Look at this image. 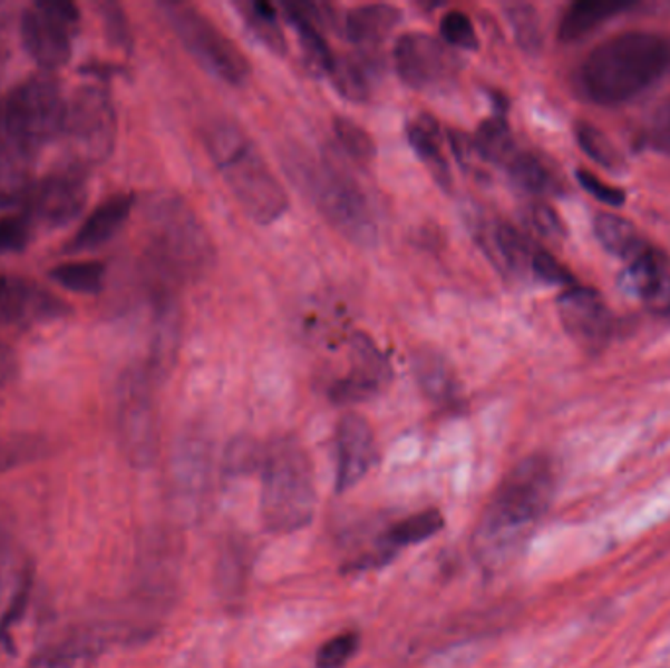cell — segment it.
I'll return each mask as SVG.
<instances>
[{
	"mask_svg": "<svg viewBox=\"0 0 670 668\" xmlns=\"http://www.w3.org/2000/svg\"><path fill=\"white\" fill-rule=\"evenodd\" d=\"M557 492V469L547 455L525 456L502 479L473 533V553L488 572H498L524 553L550 512Z\"/></svg>",
	"mask_w": 670,
	"mask_h": 668,
	"instance_id": "1",
	"label": "cell"
},
{
	"mask_svg": "<svg viewBox=\"0 0 670 668\" xmlns=\"http://www.w3.org/2000/svg\"><path fill=\"white\" fill-rule=\"evenodd\" d=\"M670 75V38L623 32L598 43L574 73V85L594 105L615 107L653 89Z\"/></svg>",
	"mask_w": 670,
	"mask_h": 668,
	"instance_id": "2",
	"label": "cell"
},
{
	"mask_svg": "<svg viewBox=\"0 0 670 668\" xmlns=\"http://www.w3.org/2000/svg\"><path fill=\"white\" fill-rule=\"evenodd\" d=\"M204 144L235 200L251 220L266 226L289 210L287 190L240 124L227 118L212 124Z\"/></svg>",
	"mask_w": 670,
	"mask_h": 668,
	"instance_id": "3",
	"label": "cell"
},
{
	"mask_svg": "<svg viewBox=\"0 0 670 668\" xmlns=\"http://www.w3.org/2000/svg\"><path fill=\"white\" fill-rule=\"evenodd\" d=\"M261 515L273 533H292L312 522L315 510L314 469L307 449L294 438H276L261 463Z\"/></svg>",
	"mask_w": 670,
	"mask_h": 668,
	"instance_id": "4",
	"label": "cell"
},
{
	"mask_svg": "<svg viewBox=\"0 0 670 668\" xmlns=\"http://www.w3.org/2000/svg\"><path fill=\"white\" fill-rule=\"evenodd\" d=\"M284 165L292 183L307 193L341 236L365 249L379 244V224L356 180L328 161H315L302 151H289Z\"/></svg>",
	"mask_w": 670,
	"mask_h": 668,
	"instance_id": "5",
	"label": "cell"
},
{
	"mask_svg": "<svg viewBox=\"0 0 670 668\" xmlns=\"http://www.w3.org/2000/svg\"><path fill=\"white\" fill-rule=\"evenodd\" d=\"M149 228L155 262L173 281L204 277L214 265V245L196 214L177 196H162L152 206Z\"/></svg>",
	"mask_w": 670,
	"mask_h": 668,
	"instance_id": "6",
	"label": "cell"
},
{
	"mask_svg": "<svg viewBox=\"0 0 670 668\" xmlns=\"http://www.w3.org/2000/svg\"><path fill=\"white\" fill-rule=\"evenodd\" d=\"M10 144L33 151L61 136L67 100L54 79L32 77L10 92L2 102Z\"/></svg>",
	"mask_w": 670,
	"mask_h": 668,
	"instance_id": "7",
	"label": "cell"
},
{
	"mask_svg": "<svg viewBox=\"0 0 670 668\" xmlns=\"http://www.w3.org/2000/svg\"><path fill=\"white\" fill-rule=\"evenodd\" d=\"M165 14L186 51L206 73L232 87H242L251 77L247 58L234 41L203 12L183 4H165Z\"/></svg>",
	"mask_w": 670,
	"mask_h": 668,
	"instance_id": "8",
	"label": "cell"
},
{
	"mask_svg": "<svg viewBox=\"0 0 670 668\" xmlns=\"http://www.w3.org/2000/svg\"><path fill=\"white\" fill-rule=\"evenodd\" d=\"M149 371L134 369L122 379L118 392V440L129 465L146 469L159 453V418Z\"/></svg>",
	"mask_w": 670,
	"mask_h": 668,
	"instance_id": "9",
	"label": "cell"
},
{
	"mask_svg": "<svg viewBox=\"0 0 670 668\" xmlns=\"http://www.w3.org/2000/svg\"><path fill=\"white\" fill-rule=\"evenodd\" d=\"M75 157L85 164H100L110 157L116 141V112L108 90L85 85L67 100L64 131Z\"/></svg>",
	"mask_w": 670,
	"mask_h": 668,
	"instance_id": "10",
	"label": "cell"
},
{
	"mask_svg": "<svg viewBox=\"0 0 670 668\" xmlns=\"http://www.w3.org/2000/svg\"><path fill=\"white\" fill-rule=\"evenodd\" d=\"M79 24V10L74 2L48 0L26 10L22 17V41L30 58L46 71H57L71 59V38Z\"/></svg>",
	"mask_w": 670,
	"mask_h": 668,
	"instance_id": "11",
	"label": "cell"
},
{
	"mask_svg": "<svg viewBox=\"0 0 670 668\" xmlns=\"http://www.w3.org/2000/svg\"><path fill=\"white\" fill-rule=\"evenodd\" d=\"M396 71L416 90L441 89L459 75V58L447 43L429 33H405L396 41Z\"/></svg>",
	"mask_w": 670,
	"mask_h": 668,
	"instance_id": "12",
	"label": "cell"
},
{
	"mask_svg": "<svg viewBox=\"0 0 670 668\" xmlns=\"http://www.w3.org/2000/svg\"><path fill=\"white\" fill-rule=\"evenodd\" d=\"M559 318L566 334L590 351L606 347L614 334V314L606 301L589 286L573 285L557 301Z\"/></svg>",
	"mask_w": 670,
	"mask_h": 668,
	"instance_id": "13",
	"label": "cell"
},
{
	"mask_svg": "<svg viewBox=\"0 0 670 668\" xmlns=\"http://www.w3.org/2000/svg\"><path fill=\"white\" fill-rule=\"evenodd\" d=\"M87 180L77 169L51 173L28 196V216L46 228H61L74 222L87 204Z\"/></svg>",
	"mask_w": 670,
	"mask_h": 668,
	"instance_id": "14",
	"label": "cell"
},
{
	"mask_svg": "<svg viewBox=\"0 0 670 668\" xmlns=\"http://www.w3.org/2000/svg\"><path fill=\"white\" fill-rule=\"evenodd\" d=\"M353 365L346 376L331 384L330 399L333 404L351 406L379 396L390 381V365L377 345L367 335H356L351 343Z\"/></svg>",
	"mask_w": 670,
	"mask_h": 668,
	"instance_id": "15",
	"label": "cell"
},
{
	"mask_svg": "<svg viewBox=\"0 0 670 668\" xmlns=\"http://www.w3.org/2000/svg\"><path fill=\"white\" fill-rule=\"evenodd\" d=\"M211 449L201 433H188L173 456V497L177 505L194 515L201 512L211 484Z\"/></svg>",
	"mask_w": 670,
	"mask_h": 668,
	"instance_id": "16",
	"label": "cell"
},
{
	"mask_svg": "<svg viewBox=\"0 0 670 668\" xmlns=\"http://www.w3.org/2000/svg\"><path fill=\"white\" fill-rule=\"evenodd\" d=\"M338 445V471L336 490L343 494L363 481L377 459V445L371 425L359 414H346L341 418L336 432Z\"/></svg>",
	"mask_w": 670,
	"mask_h": 668,
	"instance_id": "17",
	"label": "cell"
},
{
	"mask_svg": "<svg viewBox=\"0 0 670 668\" xmlns=\"http://www.w3.org/2000/svg\"><path fill=\"white\" fill-rule=\"evenodd\" d=\"M620 286L647 311L659 316L670 314V269L661 253L653 249L628 263L623 267Z\"/></svg>",
	"mask_w": 670,
	"mask_h": 668,
	"instance_id": "18",
	"label": "cell"
},
{
	"mask_svg": "<svg viewBox=\"0 0 670 668\" xmlns=\"http://www.w3.org/2000/svg\"><path fill=\"white\" fill-rule=\"evenodd\" d=\"M412 371L426 399L441 407H459L460 386L451 363L431 347H421L412 355Z\"/></svg>",
	"mask_w": 670,
	"mask_h": 668,
	"instance_id": "19",
	"label": "cell"
},
{
	"mask_svg": "<svg viewBox=\"0 0 670 668\" xmlns=\"http://www.w3.org/2000/svg\"><path fill=\"white\" fill-rule=\"evenodd\" d=\"M284 10L310 66L330 77L338 56L331 51L330 43L322 33L323 14L320 12V7L294 2V4H284Z\"/></svg>",
	"mask_w": 670,
	"mask_h": 668,
	"instance_id": "20",
	"label": "cell"
},
{
	"mask_svg": "<svg viewBox=\"0 0 670 668\" xmlns=\"http://www.w3.org/2000/svg\"><path fill=\"white\" fill-rule=\"evenodd\" d=\"M132 206L134 196L129 195L113 196L100 204L75 234L74 242L69 244V252H90L108 244L128 222Z\"/></svg>",
	"mask_w": 670,
	"mask_h": 668,
	"instance_id": "21",
	"label": "cell"
},
{
	"mask_svg": "<svg viewBox=\"0 0 670 668\" xmlns=\"http://www.w3.org/2000/svg\"><path fill=\"white\" fill-rule=\"evenodd\" d=\"M592 228L600 247L625 265L653 252V247L630 220H623L614 214H596Z\"/></svg>",
	"mask_w": 670,
	"mask_h": 668,
	"instance_id": "22",
	"label": "cell"
},
{
	"mask_svg": "<svg viewBox=\"0 0 670 668\" xmlns=\"http://www.w3.org/2000/svg\"><path fill=\"white\" fill-rule=\"evenodd\" d=\"M32 187V151L0 146V213L26 203Z\"/></svg>",
	"mask_w": 670,
	"mask_h": 668,
	"instance_id": "23",
	"label": "cell"
},
{
	"mask_svg": "<svg viewBox=\"0 0 670 668\" xmlns=\"http://www.w3.org/2000/svg\"><path fill=\"white\" fill-rule=\"evenodd\" d=\"M485 247L493 252L496 265H501L502 269L516 277L532 275L533 257L540 249L530 237H525L522 232L504 222L488 229V244Z\"/></svg>",
	"mask_w": 670,
	"mask_h": 668,
	"instance_id": "24",
	"label": "cell"
},
{
	"mask_svg": "<svg viewBox=\"0 0 670 668\" xmlns=\"http://www.w3.org/2000/svg\"><path fill=\"white\" fill-rule=\"evenodd\" d=\"M444 139L445 134L434 116L421 115L418 120H414L408 126V141L416 151V156L426 164L429 173L434 175V179L449 190L453 177L447 157H445Z\"/></svg>",
	"mask_w": 670,
	"mask_h": 668,
	"instance_id": "25",
	"label": "cell"
},
{
	"mask_svg": "<svg viewBox=\"0 0 670 668\" xmlns=\"http://www.w3.org/2000/svg\"><path fill=\"white\" fill-rule=\"evenodd\" d=\"M402 20V10L392 4H363L349 10L346 17L348 40L361 48H371L387 38Z\"/></svg>",
	"mask_w": 670,
	"mask_h": 668,
	"instance_id": "26",
	"label": "cell"
},
{
	"mask_svg": "<svg viewBox=\"0 0 670 668\" xmlns=\"http://www.w3.org/2000/svg\"><path fill=\"white\" fill-rule=\"evenodd\" d=\"M633 4L623 0H581L574 2L561 18L559 38L563 41H576L589 36L592 30L630 10Z\"/></svg>",
	"mask_w": 670,
	"mask_h": 668,
	"instance_id": "27",
	"label": "cell"
},
{
	"mask_svg": "<svg viewBox=\"0 0 670 668\" xmlns=\"http://www.w3.org/2000/svg\"><path fill=\"white\" fill-rule=\"evenodd\" d=\"M98 649L97 637H65L41 649L30 662V668H93Z\"/></svg>",
	"mask_w": 670,
	"mask_h": 668,
	"instance_id": "28",
	"label": "cell"
},
{
	"mask_svg": "<svg viewBox=\"0 0 670 668\" xmlns=\"http://www.w3.org/2000/svg\"><path fill=\"white\" fill-rule=\"evenodd\" d=\"M247 549L242 541L237 539H227L224 549L219 557V567H216V587L222 595V600L230 606H237L243 600L245 592V580H247Z\"/></svg>",
	"mask_w": 670,
	"mask_h": 668,
	"instance_id": "29",
	"label": "cell"
},
{
	"mask_svg": "<svg viewBox=\"0 0 670 668\" xmlns=\"http://www.w3.org/2000/svg\"><path fill=\"white\" fill-rule=\"evenodd\" d=\"M475 146H477L478 156L485 164L506 167L509 159L516 156L520 147L512 138L508 124L502 116H493L478 126L477 136H475Z\"/></svg>",
	"mask_w": 670,
	"mask_h": 668,
	"instance_id": "30",
	"label": "cell"
},
{
	"mask_svg": "<svg viewBox=\"0 0 670 668\" xmlns=\"http://www.w3.org/2000/svg\"><path fill=\"white\" fill-rule=\"evenodd\" d=\"M517 187L537 196L555 195L559 190V180L542 159L527 151H517L504 167Z\"/></svg>",
	"mask_w": 670,
	"mask_h": 668,
	"instance_id": "31",
	"label": "cell"
},
{
	"mask_svg": "<svg viewBox=\"0 0 670 668\" xmlns=\"http://www.w3.org/2000/svg\"><path fill=\"white\" fill-rule=\"evenodd\" d=\"M330 79L341 97L353 102H365L371 95V73L365 59L338 58Z\"/></svg>",
	"mask_w": 670,
	"mask_h": 668,
	"instance_id": "32",
	"label": "cell"
},
{
	"mask_svg": "<svg viewBox=\"0 0 670 668\" xmlns=\"http://www.w3.org/2000/svg\"><path fill=\"white\" fill-rule=\"evenodd\" d=\"M51 277L71 293L97 294L105 285V267L97 262L67 263L51 271Z\"/></svg>",
	"mask_w": 670,
	"mask_h": 668,
	"instance_id": "33",
	"label": "cell"
},
{
	"mask_svg": "<svg viewBox=\"0 0 670 668\" xmlns=\"http://www.w3.org/2000/svg\"><path fill=\"white\" fill-rule=\"evenodd\" d=\"M245 18L250 22L251 30L258 33L266 48L275 51L279 56H283L284 49H287V40H284L283 30L279 24L275 7L269 4V2H263V0L251 2L245 9Z\"/></svg>",
	"mask_w": 670,
	"mask_h": 668,
	"instance_id": "34",
	"label": "cell"
},
{
	"mask_svg": "<svg viewBox=\"0 0 670 668\" xmlns=\"http://www.w3.org/2000/svg\"><path fill=\"white\" fill-rule=\"evenodd\" d=\"M333 131L340 139V146L346 149L349 157H353L359 164H371L377 157V146L369 131L363 130L359 124L338 116L333 118Z\"/></svg>",
	"mask_w": 670,
	"mask_h": 668,
	"instance_id": "35",
	"label": "cell"
},
{
	"mask_svg": "<svg viewBox=\"0 0 670 668\" xmlns=\"http://www.w3.org/2000/svg\"><path fill=\"white\" fill-rule=\"evenodd\" d=\"M576 139H579V146L582 147V151L596 161L600 167L610 169V171H618L622 169L623 159L620 156V151L615 149L614 144L602 134L596 130L594 126L589 124H581L576 128Z\"/></svg>",
	"mask_w": 670,
	"mask_h": 668,
	"instance_id": "36",
	"label": "cell"
},
{
	"mask_svg": "<svg viewBox=\"0 0 670 668\" xmlns=\"http://www.w3.org/2000/svg\"><path fill=\"white\" fill-rule=\"evenodd\" d=\"M641 144L661 156L670 157V98L651 108L641 128Z\"/></svg>",
	"mask_w": 670,
	"mask_h": 668,
	"instance_id": "37",
	"label": "cell"
},
{
	"mask_svg": "<svg viewBox=\"0 0 670 668\" xmlns=\"http://www.w3.org/2000/svg\"><path fill=\"white\" fill-rule=\"evenodd\" d=\"M263 453L265 449L259 448L258 441L251 440L247 435L235 438L227 445L224 455V473L227 477L253 473L263 463Z\"/></svg>",
	"mask_w": 670,
	"mask_h": 668,
	"instance_id": "38",
	"label": "cell"
},
{
	"mask_svg": "<svg viewBox=\"0 0 670 668\" xmlns=\"http://www.w3.org/2000/svg\"><path fill=\"white\" fill-rule=\"evenodd\" d=\"M361 647V636L357 631H343L331 637L330 641L315 652V668H343L356 657Z\"/></svg>",
	"mask_w": 670,
	"mask_h": 668,
	"instance_id": "39",
	"label": "cell"
},
{
	"mask_svg": "<svg viewBox=\"0 0 670 668\" xmlns=\"http://www.w3.org/2000/svg\"><path fill=\"white\" fill-rule=\"evenodd\" d=\"M508 20L520 48L537 51L542 48V30L537 12L530 4H514L508 9Z\"/></svg>",
	"mask_w": 670,
	"mask_h": 668,
	"instance_id": "40",
	"label": "cell"
},
{
	"mask_svg": "<svg viewBox=\"0 0 670 668\" xmlns=\"http://www.w3.org/2000/svg\"><path fill=\"white\" fill-rule=\"evenodd\" d=\"M439 32H441V38H444L445 43L449 48H478V38L477 32H475V26H473V20L465 12H460V10H451V12H447L441 18Z\"/></svg>",
	"mask_w": 670,
	"mask_h": 668,
	"instance_id": "41",
	"label": "cell"
},
{
	"mask_svg": "<svg viewBox=\"0 0 670 668\" xmlns=\"http://www.w3.org/2000/svg\"><path fill=\"white\" fill-rule=\"evenodd\" d=\"M30 592H32V571L26 569L22 572V577L18 579L17 590L10 598L9 608L2 613V620H0V644L2 641H9L10 629L17 626L20 618L25 616L26 603L30 600Z\"/></svg>",
	"mask_w": 670,
	"mask_h": 668,
	"instance_id": "42",
	"label": "cell"
},
{
	"mask_svg": "<svg viewBox=\"0 0 670 668\" xmlns=\"http://www.w3.org/2000/svg\"><path fill=\"white\" fill-rule=\"evenodd\" d=\"M532 275L542 281L545 285H561L569 288V286L576 285L574 283L573 275L563 267V263H559L550 252L545 249H537L535 257L532 263Z\"/></svg>",
	"mask_w": 670,
	"mask_h": 668,
	"instance_id": "43",
	"label": "cell"
},
{
	"mask_svg": "<svg viewBox=\"0 0 670 668\" xmlns=\"http://www.w3.org/2000/svg\"><path fill=\"white\" fill-rule=\"evenodd\" d=\"M576 179L581 183L582 188L589 193L590 196H594L600 203L610 204V206H620L625 200V193L620 188L606 185L604 180L598 179L594 173L579 171L576 173Z\"/></svg>",
	"mask_w": 670,
	"mask_h": 668,
	"instance_id": "44",
	"label": "cell"
},
{
	"mask_svg": "<svg viewBox=\"0 0 670 668\" xmlns=\"http://www.w3.org/2000/svg\"><path fill=\"white\" fill-rule=\"evenodd\" d=\"M530 224L537 234L550 239H559L563 237V224L559 218L557 213L550 208L547 204H533L530 208Z\"/></svg>",
	"mask_w": 670,
	"mask_h": 668,
	"instance_id": "45",
	"label": "cell"
},
{
	"mask_svg": "<svg viewBox=\"0 0 670 668\" xmlns=\"http://www.w3.org/2000/svg\"><path fill=\"white\" fill-rule=\"evenodd\" d=\"M447 139H449V146L451 151L457 157L465 169H477L478 165L485 164L480 156H478L477 146H475V139L468 138L465 131L459 130H447Z\"/></svg>",
	"mask_w": 670,
	"mask_h": 668,
	"instance_id": "46",
	"label": "cell"
},
{
	"mask_svg": "<svg viewBox=\"0 0 670 668\" xmlns=\"http://www.w3.org/2000/svg\"><path fill=\"white\" fill-rule=\"evenodd\" d=\"M28 242V222L18 218L0 220V253L18 252Z\"/></svg>",
	"mask_w": 670,
	"mask_h": 668,
	"instance_id": "47",
	"label": "cell"
},
{
	"mask_svg": "<svg viewBox=\"0 0 670 668\" xmlns=\"http://www.w3.org/2000/svg\"><path fill=\"white\" fill-rule=\"evenodd\" d=\"M106 32L118 46H128L129 32L126 18L118 4H106L105 7Z\"/></svg>",
	"mask_w": 670,
	"mask_h": 668,
	"instance_id": "48",
	"label": "cell"
},
{
	"mask_svg": "<svg viewBox=\"0 0 670 668\" xmlns=\"http://www.w3.org/2000/svg\"><path fill=\"white\" fill-rule=\"evenodd\" d=\"M10 144L9 134H7V122H4V107L0 102V146Z\"/></svg>",
	"mask_w": 670,
	"mask_h": 668,
	"instance_id": "49",
	"label": "cell"
},
{
	"mask_svg": "<svg viewBox=\"0 0 670 668\" xmlns=\"http://www.w3.org/2000/svg\"><path fill=\"white\" fill-rule=\"evenodd\" d=\"M10 463H14V456H10L7 449L0 448V471H2V466L10 465Z\"/></svg>",
	"mask_w": 670,
	"mask_h": 668,
	"instance_id": "50",
	"label": "cell"
},
{
	"mask_svg": "<svg viewBox=\"0 0 670 668\" xmlns=\"http://www.w3.org/2000/svg\"><path fill=\"white\" fill-rule=\"evenodd\" d=\"M4 293H7V283H4V278L0 277V301H2Z\"/></svg>",
	"mask_w": 670,
	"mask_h": 668,
	"instance_id": "51",
	"label": "cell"
},
{
	"mask_svg": "<svg viewBox=\"0 0 670 668\" xmlns=\"http://www.w3.org/2000/svg\"><path fill=\"white\" fill-rule=\"evenodd\" d=\"M2 365H4V355H2V350H0V371H2Z\"/></svg>",
	"mask_w": 670,
	"mask_h": 668,
	"instance_id": "52",
	"label": "cell"
}]
</instances>
